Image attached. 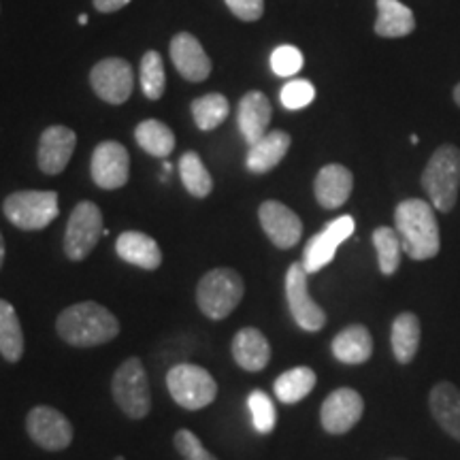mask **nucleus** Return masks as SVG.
Here are the masks:
<instances>
[{
  "label": "nucleus",
  "mask_w": 460,
  "mask_h": 460,
  "mask_svg": "<svg viewBox=\"0 0 460 460\" xmlns=\"http://www.w3.org/2000/svg\"><path fill=\"white\" fill-rule=\"evenodd\" d=\"M56 332L73 348H96L119 335V320L101 303H75L58 315Z\"/></svg>",
  "instance_id": "f257e3e1"
},
{
  "label": "nucleus",
  "mask_w": 460,
  "mask_h": 460,
  "mask_svg": "<svg viewBox=\"0 0 460 460\" xmlns=\"http://www.w3.org/2000/svg\"><path fill=\"white\" fill-rule=\"evenodd\" d=\"M394 230L399 233L402 252L413 261H429L439 252V226L435 207L422 199H407L394 211Z\"/></svg>",
  "instance_id": "f03ea898"
},
{
  "label": "nucleus",
  "mask_w": 460,
  "mask_h": 460,
  "mask_svg": "<svg viewBox=\"0 0 460 460\" xmlns=\"http://www.w3.org/2000/svg\"><path fill=\"white\" fill-rule=\"evenodd\" d=\"M422 186L427 190L430 205L446 214L458 199L460 188V149L454 146H441L430 156L422 175Z\"/></svg>",
  "instance_id": "7ed1b4c3"
},
{
  "label": "nucleus",
  "mask_w": 460,
  "mask_h": 460,
  "mask_svg": "<svg viewBox=\"0 0 460 460\" xmlns=\"http://www.w3.org/2000/svg\"><path fill=\"white\" fill-rule=\"evenodd\" d=\"M245 295L243 278L234 269H214L197 286L199 309L209 320L228 318Z\"/></svg>",
  "instance_id": "20e7f679"
},
{
  "label": "nucleus",
  "mask_w": 460,
  "mask_h": 460,
  "mask_svg": "<svg viewBox=\"0 0 460 460\" xmlns=\"http://www.w3.org/2000/svg\"><path fill=\"white\" fill-rule=\"evenodd\" d=\"M166 388L177 405L188 411L205 410L216 401L217 382L209 371L192 362H180L166 373Z\"/></svg>",
  "instance_id": "39448f33"
},
{
  "label": "nucleus",
  "mask_w": 460,
  "mask_h": 460,
  "mask_svg": "<svg viewBox=\"0 0 460 460\" xmlns=\"http://www.w3.org/2000/svg\"><path fill=\"white\" fill-rule=\"evenodd\" d=\"M3 211L15 228L43 230L60 214V205L51 190H20L4 199Z\"/></svg>",
  "instance_id": "423d86ee"
},
{
  "label": "nucleus",
  "mask_w": 460,
  "mask_h": 460,
  "mask_svg": "<svg viewBox=\"0 0 460 460\" xmlns=\"http://www.w3.org/2000/svg\"><path fill=\"white\" fill-rule=\"evenodd\" d=\"M113 401L126 416L132 420L146 418L152 410V393H149V379L141 358L130 356L115 371L111 382Z\"/></svg>",
  "instance_id": "0eeeda50"
},
{
  "label": "nucleus",
  "mask_w": 460,
  "mask_h": 460,
  "mask_svg": "<svg viewBox=\"0 0 460 460\" xmlns=\"http://www.w3.org/2000/svg\"><path fill=\"white\" fill-rule=\"evenodd\" d=\"M102 230V211L92 200H82L71 211L65 230V254L73 262H82L99 243Z\"/></svg>",
  "instance_id": "6e6552de"
},
{
  "label": "nucleus",
  "mask_w": 460,
  "mask_h": 460,
  "mask_svg": "<svg viewBox=\"0 0 460 460\" xmlns=\"http://www.w3.org/2000/svg\"><path fill=\"white\" fill-rule=\"evenodd\" d=\"M307 271H305L303 262H292L286 273V298L288 307H290L292 318L303 331L315 332L322 331L326 324V314L318 303L309 295Z\"/></svg>",
  "instance_id": "1a4fd4ad"
},
{
  "label": "nucleus",
  "mask_w": 460,
  "mask_h": 460,
  "mask_svg": "<svg viewBox=\"0 0 460 460\" xmlns=\"http://www.w3.org/2000/svg\"><path fill=\"white\" fill-rule=\"evenodd\" d=\"M26 430L34 444L48 452L66 450L75 435L71 420L49 405H37L28 411Z\"/></svg>",
  "instance_id": "9d476101"
},
{
  "label": "nucleus",
  "mask_w": 460,
  "mask_h": 460,
  "mask_svg": "<svg viewBox=\"0 0 460 460\" xmlns=\"http://www.w3.org/2000/svg\"><path fill=\"white\" fill-rule=\"evenodd\" d=\"M92 90L109 105H122L130 99L135 77L132 66L122 58H105L90 73Z\"/></svg>",
  "instance_id": "9b49d317"
},
{
  "label": "nucleus",
  "mask_w": 460,
  "mask_h": 460,
  "mask_svg": "<svg viewBox=\"0 0 460 460\" xmlns=\"http://www.w3.org/2000/svg\"><path fill=\"white\" fill-rule=\"evenodd\" d=\"M92 180L102 190H119L128 183L130 156L118 141H102L92 154Z\"/></svg>",
  "instance_id": "f8f14e48"
},
{
  "label": "nucleus",
  "mask_w": 460,
  "mask_h": 460,
  "mask_svg": "<svg viewBox=\"0 0 460 460\" xmlns=\"http://www.w3.org/2000/svg\"><path fill=\"white\" fill-rule=\"evenodd\" d=\"M356 224L352 216H341L332 220L322 233L314 234L303 252V267L307 273H318L329 264L337 254V247L345 239L352 237Z\"/></svg>",
  "instance_id": "ddd939ff"
},
{
  "label": "nucleus",
  "mask_w": 460,
  "mask_h": 460,
  "mask_svg": "<svg viewBox=\"0 0 460 460\" xmlns=\"http://www.w3.org/2000/svg\"><path fill=\"white\" fill-rule=\"evenodd\" d=\"M365 411V401L352 388H337L326 396L320 410V422L326 433L343 435L360 422Z\"/></svg>",
  "instance_id": "4468645a"
},
{
  "label": "nucleus",
  "mask_w": 460,
  "mask_h": 460,
  "mask_svg": "<svg viewBox=\"0 0 460 460\" xmlns=\"http://www.w3.org/2000/svg\"><path fill=\"white\" fill-rule=\"evenodd\" d=\"M258 220H261V226L271 239V243L279 250H290L301 241V217L279 200H264L258 209Z\"/></svg>",
  "instance_id": "2eb2a0df"
},
{
  "label": "nucleus",
  "mask_w": 460,
  "mask_h": 460,
  "mask_svg": "<svg viewBox=\"0 0 460 460\" xmlns=\"http://www.w3.org/2000/svg\"><path fill=\"white\" fill-rule=\"evenodd\" d=\"M75 146H77V135L66 126H49L43 130L39 139L37 163L45 175H58L71 163Z\"/></svg>",
  "instance_id": "dca6fc26"
},
{
  "label": "nucleus",
  "mask_w": 460,
  "mask_h": 460,
  "mask_svg": "<svg viewBox=\"0 0 460 460\" xmlns=\"http://www.w3.org/2000/svg\"><path fill=\"white\" fill-rule=\"evenodd\" d=\"M171 60L172 66L188 82H205L211 75V60L205 54L203 45L190 32H180L171 41Z\"/></svg>",
  "instance_id": "f3484780"
},
{
  "label": "nucleus",
  "mask_w": 460,
  "mask_h": 460,
  "mask_svg": "<svg viewBox=\"0 0 460 460\" xmlns=\"http://www.w3.org/2000/svg\"><path fill=\"white\" fill-rule=\"evenodd\" d=\"M230 352H233V358L241 369L258 373L267 369L269 360H271V343L262 331L254 329V326H245L233 337Z\"/></svg>",
  "instance_id": "a211bd4d"
},
{
  "label": "nucleus",
  "mask_w": 460,
  "mask_h": 460,
  "mask_svg": "<svg viewBox=\"0 0 460 460\" xmlns=\"http://www.w3.org/2000/svg\"><path fill=\"white\" fill-rule=\"evenodd\" d=\"M273 107L262 92H247V94L239 102L237 111V124L241 135L247 141V146L261 141L269 132V124H271Z\"/></svg>",
  "instance_id": "6ab92c4d"
},
{
  "label": "nucleus",
  "mask_w": 460,
  "mask_h": 460,
  "mask_svg": "<svg viewBox=\"0 0 460 460\" xmlns=\"http://www.w3.org/2000/svg\"><path fill=\"white\" fill-rule=\"evenodd\" d=\"M352 188L354 175L352 171L345 169L343 164L322 166L314 183L315 199H318V203L324 207V209H337V207L348 203Z\"/></svg>",
  "instance_id": "aec40b11"
},
{
  "label": "nucleus",
  "mask_w": 460,
  "mask_h": 460,
  "mask_svg": "<svg viewBox=\"0 0 460 460\" xmlns=\"http://www.w3.org/2000/svg\"><path fill=\"white\" fill-rule=\"evenodd\" d=\"M115 252L124 262L135 264V267L146 269V271H156L163 264V252L160 245L149 234L139 230H126L115 241Z\"/></svg>",
  "instance_id": "412c9836"
},
{
  "label": "nucleus",
  "mask_w": 460,
  "mask_h": 460,
  "mask_svg": "<svg viewBox=\"0 0 460 460\" xmlns=\"http://www.w3.org/2000/svg\"><path fill=\"white\" fill-rule=\"evenodd\" d=\"M290 135L284 130H271L262 137L261 141L252 143L250 152H247V169L256 175L273 171L281 160L286 158L288 149H290Z\"/></svg>",
  "instance_id": "4be33fe9"
},
{
  "label": "nucleus",
  "mask_w": 460,
  "mask_h": 460,
  "mask_svg": "<svg viewBox=\"0 0 460 460\" xmlns=\"http://www.w3.org/2000/svg\"><path fill=\"white\" fill-rule=\"evenodd\" d=\"M430 413L441 429L460 441V390L454 384H437L429 399Z\"/></svg>",
  "instance_id": "5701e85b"
},
{
  "label": "nucleus",
  "mask_w": 460,
  "mask_h": 460,
  "mask_svg": "<svg viewBox=\"0 0 460 460\" xmlns=\"http://www.w3.org/2000/svg\"><path fill=\"white\" fill-rule=\"evenodd\" d=\"M332 354L345 365H362L371 358L373 339L367 326L352 324L332 339Z\"/></svg>",
  "instance_id": "b1692460"
},
{
  "label": "nucleus",
  "mask_w": 460,
  "mask_h": 460,
  "mask_svg": "<svg viewBox=\"0 0 460 460\" xmlns=\"http://www.w3.org/2000/svg\"><path fill=\"white\" fill-rule=\"evenodd\" d=\"M416 28L413 11L399 0H377V22L376 32L379 37L399 39L407 37Z\"/></svg>",
  "instance_id": "393cba45"
},
{
  "label": "nucleus",
  "mask_w": 460,
  "mask_h": 460,
  "mask_svg": "<svg viewBox=\"0 0 460 460\" xmlns=\"http://www.w3.org/2000/svg\"><path fill=\"white\" fill-rule=\"evenodd\" d=\"M24 331H22L15 307L4 298H0V356L11 365H15L24 356Z\"/></svg>",
  "instance_id": "a878e982"
},
{
  "label": "nucleus",
  "mask_w": 460,
  "mask_h": 460,
  "mask_svg": "<svg viewBox=\"0 0 460 460\" xmlns=\"http://www.w3.org/2000/svg\"><path fill=\"white\" fill-rule=\"evenodd\" d=\"M420 320L416 315L405 312L396 315L393 322V332H390V341H393V352L394 358L401 362V365H407L416 358L418 348H420Z\"/></svg>",
  "instance_id": "bb28decb"
},
{
  "label": "nucleus",
  "mask_w": 460,
  "mask_h": 460,
  "mask_svg": "<svg viewBox=\"0 0 460 460\" xmlns=\"http://www.w3.org/2000/svg\"><path fill=\"white\" fill-rule=\"evenodd\" d=\"M315 377L314 369L309 367H295V369L281 373V376L275 379V396L286 405H295V402L303 401L312 390L315 388Z\"/></svg>",
  "instance_id": "cd10ccee"
},
{
  "label": "nucleus",
  "mask_w": 460,
  "mask_h": 460,
  "mask_svg": "<svg viewBox=\"0 0 460 460\" xmlns=\"http://www.w3.org/2000/svg\"><path fill=\"white\" fill-rule=\"evenodd\" d=\"M135 139L149 156L166 158L175 149V135L169 126L158 119H146L135 128Z\"/></svg>",
  "instance_id": "c85d7f7f"
},
{
  "label": "nucleus",
  "mask_w": 460,
  "mask_h": 460,
  "mask_svg": "<svg viewBox=\"0 0 460 460\" xmlns=\"http://www.w3.org/2000/svg\"><path fill=\"white\" fill-rule=\"evenodd\" d=\"M180 175L183 186L192 197L205 199L209 197L214 190V180H211L209 171L205 169V163L200 160L197 152H186L180 160Z\"/></svg>",
  "instance_id": "c756f323"
},
{
  "label": "nucleus",
  "mask_w": 460,
  "mask_h": 460,
  "mask_svg": "<svg viewBox=\"0 0 460 460\" xmlns=\"http://www.w3.org/2000/svg\"><path fill=\"white\" fill-rule=\"evenodd\" d=\"M373 245H376L377 250L379 271L384 275H394L401 264V254H402L399 233H396L394 228L379 226L376 228V233H373Z\"/></svg>",
  "instance_id": "7c9ffc66"
},
{
  "label": "nucleus",
  "mask_w": 460,
  "mask_h": 460,
  "mask_svg": "<svg viewBox=\"0 0 460 460\" xmlns=\"http://www.w3.org/2000/svg\"><path fill=\"white\" fill-rule=\"evenodd\" d=\"M230 105L224 94H205L192 102L194 122L200 130H214L228 118Z\"/></svg>",
  "instance_id": "2f4dec72"
},
{
  "label": "nucleus",
  "mask_w": 460,
  "mask_h": 460,
  "mask_svg": "<svg viewBox=\"0 0 460 460\" xmlns=\"http://www.w3.org/2000/svg\"><path fill=\"white\" fill-rule=\"evenodd\" d=\"M141 90L149 101H160L166 90V73L163 56L158 51H147L141 58Z\"/></svg>",
  "instance_id": "473e14b6"
},
{
  "label": "nucleus",
  "mask_w": 460,
  "mask_h": 460,
  "mask_svg": "<svg viewBox=\"0 0 460 460\" xmlns=\"http://www.w3.org/2000/svg\"><path fill=\"white\" fill-rule=\"evenodd\" d=\"M247 407L252 411V422H254V429L261 435L273 433L275 422H278V413H275V405L271 396L262 390H254L247 399Z\"/></svg>",
  "instance_id": "72a5a7b5"
},
{
  "label": "nucleus",
  "mask_w": 460,
  "mask_h": 460,
  "mask_svg": "<svg viewBox=\"0 0 460 460\" xmlns=\"http://www.w3.org/2000/svg\"><path fill=\"white\" fill-rule=\"evenodd\" d=\"M315 99V88L312 82L307 79H292L284 85L281 90V105L290 111H298V109L312 105V101Z\"/></svg>",
  "instance_id": "f704fd0d"
},
{
  "label": "nucleus",
  "mask_w": 460,
  "mask_h": 460,
  "mask_svg": "<svg viewBox=\"0 0 460 460\" xmlns=\"http://www.w3.org/2000/svg\"><path fill=\"white\" fill-rule=\"evenodd\" d=\"M305 58L295 45H279L271 54V68L279 77H292L303 68Z\"/></svg>",
  "instance_id": "c9c22d12"
},
{
  "label": "nucleus",
  "mask_w": 460,
  "mask_h": 460,
  "mask_svg": "<svg viewBox=\"0 0 460 460\" xmlns=\"http://www.w3.org/2000/svg\"><path fill=\"white\" fill-rule=\"evenodd\" d=\"M172 444H175V450L180 452V456L183 460H217L214 454L203 446V441L188 429L177 430Z\"/></svg>",
  "instance_id": "e433bc0d"
},
{
  "label": "nucleus",
  "mask_w": 460,
  "mask_h": 460,
  "mask_svg": "<svg viewBox=\"0 0 460 460\" xmlns=\"http://www.w3.org/2000/svg\"><path fill=\"white\" fill-rule=\"evenodd\" d=\"M226 4L243 22H256L264 13V0H226Z\"/></svg>",
  "instance_id": "4c0bfd02"
},
{
  "label": "nucleus",
  "mask_w": 460,
  "mask_h": 460,
  "mask_svg": "<svg viewBox=\"0 0 460 460\" xmlns=\"http://www.w3.org/2000/svg\"><path fill=\"white\" fill-rule=\"evenodd\" d=\"M130 0H94V7L101 11V13H113V11H119L126 7Z\"/></svg>",
  "instance_id": "58836bf2"
},
{
  "label": "nucleus",
  "mask_w": 460,
  "mask_h": 460,
  "mask_svg": "<svg viewBox=\"0 0 460 460\" xmlns=\"http://www.w3.org/2000/svg\"><path fill=\"white\" fill-rule=\"evenodd\" d=\"M3 264H4V237L3 233H0V269H3Z\"/></svg>",
  "instance_id": "ea45409f"
},
{
  "label": "nucleus",
  "mask_w": 460,
  "mask_h": 460,
  "mask_svg": "<svg viewBox=\"0 0 460 460\" xmlns=\"http://www.w3.org/2000/svg\"><path fill=\"white\" fill-rule=\"evenodd\" d=\"M454 101H456V105L460 107V84L454 88Z\"/></svg>",
  "instance_id": "a19ab883"
},
{
  "label": "nucleus",
  "mask_w": 460,
  "mask_h": 460,
  "mask_svg": "<svg viewBox=\"0 0 460 460\" xmlns=\"http://www.w3.org/2000/svg\"><path fill=\"white\" fill-rule=\"evenodd\" d=\"M79 24H82V26L88 24V15H79Z\"/></svg>",
  "instance_id": "79ce46f5"
},
{
  "label": "nucleus",
  "mask_w": 460,
  "mask_h": 460,
  "mask_svg": "<svg viewBox=\"0 0 460 460\" xmlns=\"http://www.w3.org/2000/svg\"><path fill=\"white\" fill-rule=\"evenodd\" d=\"M388 460H405V458H388Z\"/></svg>",
  "instance_id": "37998d69"
},
{
  "label": "nucleus",
  "mask_w": 460,
  "mask_h": 460,
  "mask_svg": "<svg viewBox=\"0 0 460 460\" xmlns=\"http://www.w3.org/2000/svg\"><path fill=\"white\" fill-rule=\"evenodd\" d=\"M115 460H126V458H124V456H118V458H115Z\"/></svg>",
  "instance_id": "c03bdc74"
}]
</instances>
